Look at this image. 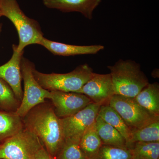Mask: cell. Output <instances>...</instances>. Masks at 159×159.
I'll return each instance as SVG.
<instances>
[{
    "label": "cell",
    "instance_id": "cell-1",
    "mask_svg": "<svg viewBox=\"0 0 159 159\" xmlns=\"http://www.w3.org/2000/svg\"><path fill=\"white\" fill-rule=\"evenodd\" d=\"M24 127L39 139L48 153L54 158L64 142L60 119L53 106L46 102L29 111L23 118Z\"/></svg>",
    "mask_w": 159,
    "mask_h": 159
},
{
    "label": "cell",
    "instance_id": "cell-2",
    "mask_svg": "<svg viewBox=\"0 0 159 159\" xmlns=\"http://www.w3.org/2000/svg\"><path fill=\"white\" fill-rule=\"evenodd\" d=\"M107 68L110 71L114 95L134 98L149 84L140 65L134 61L120 59Z\"/></svg>",
    "mask_w": 159,
    "mask_h": 159
},
{
    "label": "cell",
    "instance_id": "cell-3",
    "mask_svg": "<svg viewBox=\"0 0 159 159\" xmlns=\"http://www.w3.org/2000/svg\"><path fill=\"white\" fill-rule=\"evenodd\" d=\"M1 16L8 18L17 30L19 42L17 50L20 52L29 45L39 44L43 34L38 23L26 16L17 0H0Z\"/></svg>",
    "mask_w": 159,
    "mask_h": 159
},
{
    "label": "cell",
    "instance_id": "cell-4",
    "mask_svg": "<svg viewBox=\"0 0 159 159\" xmlns=\"http://www.w3.org/2000/svg\"><path fill=\"white\" fill-rule=\"evenodd\" d=\"M94 73L87 64L78 66L74 70L66 74H44L35 68L33 70L34 78L43 88L49 91L73 93H77Z\"/></svg>",
    "mask_w": 159,
    "mask_h": 159
},
{
    "label": "cell",
    "instance_id": "cell-5",
    "mask_svg": "<svg viewBox=\"0 0 159 159\" xmlns=\"http://www.w3.org/2000/svg\"><path fill=\"white\" fill-rule=\"evenodd\" d=\"M20 68L24 91L22 99L16 113L23 119L31 109L45 102L46 99H51V93L43 88L35 80L33 74V63L23 57Z\"/></svg>",
    "mask_w": 159,
    "mask_h": 159
},
{
    "label": "cell",
    "instance_id": "cell-6",
    "mask_svg": "<svg viewBox=\"0 0 159 159\" xmlns=\"http://www.w3.org/2000/svg\"><path fill=\"white\" fill-rule=\"evenodd\" d=\"M43 147L38 138L24 127L0 143V159H34Z\"/></svg>",
    "mask_w": 159,
    "mask_h": 159
},
{
    "label": "cell",
    "instance_id": "cell-7",
    "mask_svg": "<svg viewBox=\"0 0 159 159\" xmlns=\"http://www.w3.org/2000/svg\"><path fill=\"white\" fill-rule=\"evenodd\" d=\"M108 104L122 117L131 129H139L159 119L141 106L134 98L114 95Z\"/></svg>",
    "mask_w": 159,
    "mask_h": 159
},
{
    "label": "cell",
    "instance_id": "cell-8",
    "mask_svg": "<svg viewBox=\"0 0 159 159\" xmlns=\"http://www.w3.org/2000/svg\"><path fill=\"white\" fill-rule=\"evenodd\" d=\"M102 105L93 102L77 113L60 119L64 141H80L84 134L94 125Z\"/></svg>",
    "mask_w": 159,
    "mask_h": 159
},
{
    "label": "cell",
    "instance_id": "cell-9",
    "mask_svg": "<svg viewBox=\"0 0 159 159\" xmlns=\"http://www.w3.org/2000/svg\"><path fill=\"white\" fill-rule=\"evenodd\" d=\"M54 112L59 119L77 113L93 102L84 94L73 92L50 91Z\"/></svg>",
    "mask_w": 159,
    "mask_h": 159
},
{
    "label": "cell",
    "instance_id": "cell-10",
    "mask_svg": "<svg viewBox=\"0 0 159 159\" xmlns=\"http://www.w3.org/2000/svg\"><path fill=\"white\" fill-rule=\"evenodd\" d=\"M77 93L84 94L95 103L107 104L114 95L110 74L94 73L92 78Z\"/></svg>",
    "mask_w": 159,
    "mask_h": 159
},
{
    "label": "cell",
    "instance_id": "cell-11",
    "mask_svg": "<svg viewBox=\"0 0 159 159\" xmlns=\"http://www.w3.org/2000/svg\"><path fill=\"white\" fill-rule=\"evenodd\" d=\"M17 46L12 45L13 54L9 61L0 66V79L8 84L15 95L21 102L23 98L22 89V80L21 72V61L24 51L19 52L17 50Z\"/></svg>",
    "mask_w": 159,
    "mask_h": 159
},
{
    "label": "cell",
    "instance_id": "cell-12",
    "mask_svg": "<svg viewBox=\"0 0 159 159\" xmlns=\"http://www.w3.org/2000/svg\"><path fill=\"white\" fill-rule=\"evenodd\" d=\"M102 0H43L47 8L64 12L77 11L89 20L93 18V11Z\"/></svg>",
    "mask_w": 159,
    "mask_h": 159
},
{
    "label": "cell",
    "instance_id": "cell-13",
    "mask_svg": "<svg viewBox=\"0 0 159 159\" xmlns=\"http://www.w3.org/2000/svg\"><path fill=\"white\" fill-rule=\"evenodd\" d=\"M39 44L43 46L54 55L62 56H75L83 54H94L103 50L100 45L77 46L53 41L43 37Z\"/></svg>",
    "mask_w": 159,
    "mask_h": 159
},
{
    "label": "cell",
    "instance_id": "cell-14",
    "mask_svg": "<svg viewBox=\"0 0 159 159\" xmlns=\"http://www.w3.org/2000/svg\"><path fill=\"white\" fill-rule=\"evenodd\" d=\"M95 125L97 134L103 145L121 148H128L125 139L121 134L111 125L105 122L98 115L96 118Z\"/></svg>",
    "mask_w": 159,
    "mask_h": 159
},
{
    "label": "cell",
    "instance_id": "cell-15",
    "mask_svg": "<svg viewBox=\"0 0 159 159\" xmlns=\"http://www.w3.org/2000/svg\"><path fill=\"white\" fill-rule=\"evenodd\" d=\"M134 99L152 115L159 116V84H148Z\"/></svg>",
    "mask_w": 159,
    "mask_h": 159
},
{
    "label": "cell",
    "instance_id": "cell-16",
    "mask_svg": "<svg viewBox=\"0 0 159 159\" xmlns=\"http://www.w3.org/2000/svg\"><path fill=\"white\" fill-rule=\"evenodd\" d=\"M24 128L23 119L16 112L0 110V143Z\"/></svg>",
    "mask_w": 159,
    "mask_h": 159
},
{
    "label": "cell",
    "instance_id": "cell-17",
    "mask_svg": "<svg viewBox=\"0 0 159 159\" xmlns=\"http://www.w3.org/2000/svg\"><path fill=\"white\" fill-rule=\"evenodd\" d=\"M98 116L121 134L126 141L129 148L131 129L113 108L107 104H102L99 108Z\"/></svg>",
    "mask_w": 159,
    "mask_h": 159
},
{
    "label": "cell",
    "instance_id": "cell-18",
    "mask_svg": "<svg viewBox=\"0 0 159 159\" xmlns=\"http://www.w3.org/2000/svg\"><path fill=\"white\" fill-rule=\"evenodd\" d=\"M137 142H159V119L141 128L131 129L129 148Z\"/></svg>",
    "mask_w": 159,
    "mask_h": 159
},
{
    "label": "cell",
    "instance_id": "cell-19",
    "mask_svg": "<svg viewBox=\"0 0 159 159\" xmlns=\"http://www.w3.org/2000/svg\"><path fill=\"white\" fill-rule=\"evenodd\" d=\"M80 146L87 159L93 157L103 145L97 134L95 123L83 135Z\"/></svg>",
    "mask_w": 159,
    "mask_h": 159
},
{
    "label": "cell",
    "instance_id": "cell-20",
    "mask_svg": "<svg viewBox=\"0 0 159 159\" xmlns=\"http://www.w3.org/2000/svg\"><path fill=\"white\" fill-rule=\"evenodd\" d=\"M131 159H159V142H137L129 148Z\"/></svg>",
    "mask_w": 159,
    "mask_h": 159
},
{
    "label": "cell",
    "instance_id": "cell-21",
    "mask_svg": "<svg viewBox=\"0 0 159 159\" xmlns=\"http://www.w3.org/2000/svg\"><path fill=\"white\" fill-rule=\"evenodd\" d=\"M20 103L8 84L0 79V110L16 112Z\"/></svg>",
    "mask_w": 159,
    "mask_h": 159
},
{
    "label": "cell",
    "instance_id": "cell-22",
    "mask_svg": "<svg viewBox=\"0 0 159 159\" xmlns=\"http://www.w3.org/2000/svg\"><path fill=\"white\" fill-rule=\"evenodd\" d=\"M131 158L129 148L102 145L97 154L91 159H131Z\"/></svg>",
    "mask_w": 159,
    "mask_h": 159
},
{
    "label": "cell",
    "instance_id": "cell-23",
    "mask_svg": "<svg viewBox=\"0 0 159 159\" xmlns=\"http://www.w3.org/2000/svg\"><path fill=\"white\" fill-rule=\"evenodd\" d=\"M80 141L65 140L55 159H87L80 146Z\"/></svg>",
    "mask_w": 159,
    "mask_h": 159
},
{
    "label": "cell",
    "instance_id": "cell-24",
    "mask_svg": "<svg viewBox=\"0 0 159 159\" xmlns=\"http://www.w3.org/2000/svg\"><path fill=\"white\" fill-rule=\"evenodd\" d=\"M34 159H55L51 157L48 152L46 151L44 147H43L38 152Z\"/></svg>",
    "mask_w": 159,
    "mask_h": 159
},
{
    "label": "cell",
    "instance_id": "cell-25",
    "mask_svg": "<svg viewBox=\"0 0 159 159\" xmlns=\"http://www.w3.org/2000/svg\"><path fill=\"white\" fill-rule=\"evenodd\" d=\"M2 25L0 24V33H1V31H2Z\"/></svg>",
    "mask_w": 159,
    "mask_h": 159
},
{
    "label": "cell",
    "instance_id": "cell-26",
    "mask_svg": "<svg viewBox=\"0 0 159 159\" xmlns=\"http://www.w3.org/2000/svg\"><path fill=\"white\" fill-rule=\"evenodd\" d=\"M1 16H1V11H0V17H1Z\"/></svg>",
    "mask_w": 159,
    "mask_h": 159
}]
</instances>
